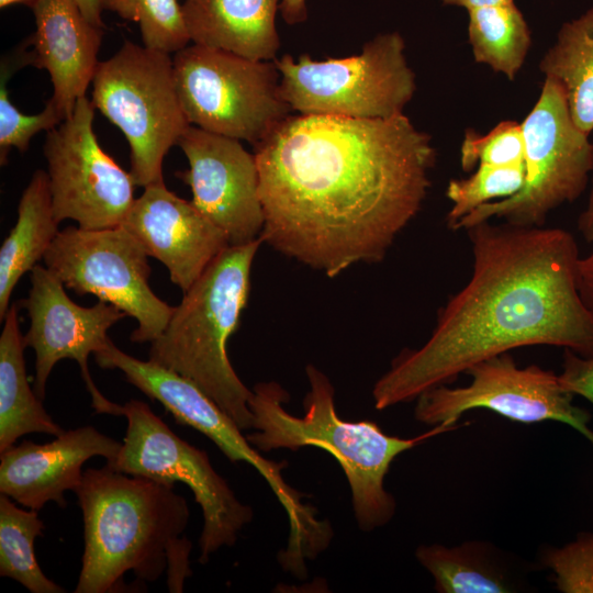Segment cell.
Instances as JSON below:
<instances>
[{
	"label": "cell",
	"instance_id": "cell-1",
	"mask_svg": "<svg viewBox=\"0 0 593 593\" xmlns=\"http://www.w3.org/2000/svg\"><path fill=\"white\" fill-rule=\"evenodd\" d=\"M264 243L329 278L381 261L418 214L432 137L390 119L290 114L254 146Z\"/></svg>",
	"mask_w": 593,
	"mask_h": 593
},
{
	"label": "cell",
	"instance_id": "cell-2",
	"mask_svg": "<svg viewBox=\"0 0 593 593\" xmlns=\"http://www.w3.org/2000/svg\"><path fill=\"white\" fill-rule=\"evenodd\" d=\"M466 231L471 276L439 310L428 339L402 351L374 383L378 410L416 400L515 348L548 345L593 356V315L579 293L581 256L571 233L490 221Z\"/></svg>",
	"mask_w": 593,
	"mask_h": 593
},
{
	"label": "cell",
	"instance_id": "cell-3",
	"mask_svg": "<svg viewBox=\"0 0 593 593\" xmlns=\"http://www.w3.org/2000/svg\"><path fill=\"white\" fill-rule=\"evenodd\" d=\"M74 492L85 539L75 593L122 592L128 571L144 582H155L167 572L169 591H183L192 574V544L183 536L190 512L174 485L105 465L83 471Z\"/></svg>",
	"mask_w": 593,
	"mask_h": 593
},
{
	"label": "cell",
	"instance_id": "cell-4",
	"mask_svg": "<svg viewBox=\"0 0 593 593\" xmlns=\"http://www.w3.org/2000/svg\"><path fill=\"white\" fill-rule=\"evenodd\" d=\"M310 391L304 398V416L284 410L287 391L276 382L254 387L249 400L253 428L246 436L261 451L313 446L329 452L348 480L359 527L371 530L385 525L395 513V500L384 489V478L393 460L423 440L452 430L458 425H437L414 438L385 434L374 422H350L335 410L334 387L315 366L306 367Z\"/></svg>",
	"mask_w": 593,
	"mask_h": 593
},
{
	"label": "cell",
	"instance_id": "cell-5",
	"mask_svg": "<svg viewBox=\"0 0 593 593\" xmlns=\"http://www.w3.org/2000/svg\"><path fill=\"white\" fill-rule=\"evenodd\" d=\"M262 243L230 245L215 257L149 348V360L195 383L242 430L253 428V391L232 367L227 340L247 304L251 266Z\"/></svg>",
	"mask_w": 593,
	"mask_h": 593
},
{
	"label": "cell",
	"instance_id": "cell-6",
	"mask_svg": "<svg viewBox=\"0 0 593 593\" xmlns=\"http://www.w3.org/2000/svg\"><path fill=\"white\" fill-rule=\"evenodd\" d=\"M91 102L124 134L135 184L164 181V158L190 126L170 54L125 40L112 57L99 61Z\"/></svg>",
	"mask_w": 593,
	"mask_h": 593
},
{
	"label": "cell",
	"instance_id": "cell-7",
	"mask_svg": "<svg viewBox=\"0 0 593 593\" xmlns=\"http://www.w3.org/2000/svg\"><path fill=\"white\" fill-rule=\"evenodd\" d=\"M275 63L281 97L300 114L390 119L404 113L416 90L399 32L380 33L345 58L286 54Z\"/></svg>",
	"mask_w": 593,
	"mask_h": 593
},
{
	"label": "cell",
	"instance_id": "cell-8",
	"mask_svg": "<svg viewBox=\"0 0 593 593\" xmlns=\"http://www.w3.org/2000/svg\"><path fill=\"white\" fill-rule=\"evenodd\" d=\"M172 60L190 125L255 146L292 113L281 97L275 60L194 43L175 53Z\"/></svg>",
	"mask_w": 593,
	"mask_h": 593
},
{
	"label": "cell",
	"instance_id": "cell-9",
	"mask_svg": "<svg viewBox=\"0 0 593 593\" xmlns=\"http://www.w3.org/2000/svg\"><path fill=\"white\" fill-rule=\"evenodd\" d=\"M521 124L526 171L523 188L475 209L454 231L494 217L518 226H542L553 210L574 202L588 189L593 143L574 124L556 81L545 78L536 103Z\"/></svg>",
	"mask_w": 593,
	"mask_h": 593
},
{
	"label": "cell",
	"instance_id": "cell-10",
	"mask_svg": "<svg viewBox=\"0 0 593 593\" xmlns=\"http://www.w3.org/2000/svg\"><path fill=\"white\" fill-rule=\"evenodd\" d=\"M120 415L127 419L122 448L105 465L128 475L189 486L203 513L199 539L201 563H206L222 547L233 546L239 532L253 519V510L236 497L212 467L208 454L177 436L139 400L121 405Z\"/></svg>",
	"mask_w": 593,
	"mask_h": 593
},
{
	"label": "cell",
	"instance_id": "cell-11",
	"mask_svg": "<svg viewBox=\"0 0 593 593\" xmlns=\"http://www.w3.org/2000/svg\"><path fill=\"white\" fill-rule=\"evenodd\" d=\"M149 256L123 226L59 231L43 260L78 295L93 294L136 320L133 343H152L166 328L175 306L150 289Z\"/></svg>",
	"mask_w": 593,
	"mask_h": 593
},
{
	"label": "cell",
	"instance_id": "cell-12",
	"mask_svg": "<svg viewBox=\"0 0 593 593\" xmlns=\"http://www.w3.org/2000/svg\"><path fill=\"white\" fill-rule=\"evenodd\" d=\"M466 373L471 378L466 387L444 384L422 393L416 399L415 418L430 426H455L468 411L486 409L523 424H567L593 446L591 414L574 405V395L553 371L537 365L521 368L512 355L504 353L474 365Z\"/></svg>",
	"mask_w": 593,
	"mask_h": 593
},
{
	"label": "cell",
	"instance_id": "cell-13",
	"mask_svg": "<svg viewBox=\"0 0 593 593\" xmlns=\"http://www.w3.org/2000/svg\"><path fill=\"white\" fill-rule=\"evenodd\" d=\"M94 107L78 99L71 115L48 131L44 144L55 217L85 230L121 226L134 198V179L108 155L93 132Z\"/></svg>",
	"mask_w": 593,
	"mask_h": 593
},
{
	"label": "cell",
	"instance_id": "cell-14",
	"mask_svg": "<svg viewBox=\"0 0 593 593\" xmlns=\"http://www.w3.org/2000/svg\"><path fill=\"white\" fill-rule=\"evenodd\" d=\"M93 355L101 368L121 370L128 383L158 401L178 424L210 438L232 462L245 461L253 466L284 508L291 533H305L316 524V511L302 502L305 494L291 488L282 477L281 471L288 463L264 458L235 422L195 383L149 359L141 360L124 353L112 340Z\"/></svg>",
	"mask_w": 593,
	"mask_h": 593
},
{
	"label": "cell",
	"instance_id": "cell-15",
	"mask_svg": "<svg viewBox=\"0 0 593 593\" xmlns=\"http://www.w3.org/2000/svg\"><path fill=\"white\" fill-rule=\"evenodd\" d=\"M27 298L18 302L27 312L30 326L25 348L35 351L34 391L45 398L46 383L61 359L76 360L98 414L120 415L121 405L108 400L94 384L88 368L90 354L102 350L111 338L108 331L126 316L115 305L100 301L89 307L75 303L64 283L46 267L36 265L30 275Z\"/></svg>",
	"mask_w": 593,
	"mask_h": 593
},
{
	"label": "cell",
	"instance_id": "cell-16",
	"mask_svg": "<svg viewBox=\"0 0 593 593\" xmlns=\"http://www.w3.org/2000/svg\"><path fill=\"white\" fill-rule=\"evenodd\" d=\"M240 142L190 125L177 144L189 163L177 177L231 246L261 238L265 226L257 160Z\"/></svg>",
	"mask_w": 593,
	"mask_h": 593
},
{
	"label": "cell",
	"instance_id": "cell-17",
	"mask_svg": "<svg viewBox=\"0 0 593 593\" xmlns=\"http://www.w3.org/2000/svg\"><path fill=\"white\" fill-rule=\"evenodd\" d=\"M121 226L165 265L183 293L230 246L226 235L192 201L175 194L164 181L145 187Z\"/></svg>",
	"mask_w": 593,
	"mask_h": 593
},
{
	"label": "cell",
	"instance_id": "cell-18",
	"mask_svg": "<svg viewBox=\"0 0 593 593\" xmlns=\"http://www.w3.org/2000/svg\"><path fill=\"white\" fill-rule=\"evenodd\" d=\"M121 448L93 426L65 430L46 444L24 440L0 452V493L35 511L47 502L65 508L64 494L80 484L83 463L92 457L110 463Z\"/></svg>",
	"mask_w": 593,
	"mask_h": 593
},
{
	"label": "cell",
	"instance_id": "cell-19",
	"mask_svg": "<svg viewBox=\"0 0 593 593\" xmlns=\"http://www.w3.org/2000/svg\"><path fill=\"white\" fill-rule=\"evenodd\" d=\"M36 30L29 64L48 71L51 99L65 119L92 82L103 29L90 23L74 0H37L30 7Z\"/></svg>",
	"mask_w": 593,
	"mask_h": 593
},
{
	"label": "cell",
	"instance_id": "cell-20",
	"mask_svg": "<svg viewBox=\"0 0 593 593\" xmlns=\"http://www.w3.org/2000/svg\"><path fill=\"white\" fill-rule=\"evenodd\" d=\"M281 1L183 0L182 11L192 43L255 60H276Z\"/></svg>",
	"mask_w": 593,
	"mask_h": 593
},
{
	"label": "cell",
	"instance_id": "cell-21",
	"mask_svg": "<svg viewBox=\"0 0 593 593\" xmlns=\"http://www.w3.org/2000/svg\"><path fill=\"white\" fill-rule=\"evenodd\" d=\"M47 172L36 170L24 189L18 220L0 249V320L21 277L44 258L58 231Z\"/></svg>",
	"mask_w": 593,
	"mask_h": 593
},
{
	"label": "cell",
	"instance_id": "cell-22",
	"mask_svg": "<svg viewBox=\"0 0 593 593\" xmlns=\"http://www.w3.org/2000/svg\"><path fill=\"white\" fill-rule=\"evenodd\" d=\"M19 307L18 303L10 305L0 336V452L26 434L57 437L65 432L45 411L42 399L29 383Z\"/></svg>",
	"mask_w": 593,
	"mask_h": 593
},
{
	"label": "cell",
	"instance_id": "cell-23",
	"mask_svg": "<svg viewBox=\"0 0 593 593\" xmlns=\"http://www.w3.org/2000/svg\"><path fill=\"white\" fill-rule=\"evenodd\" d=\"M539 70L563 90L574 124L593 131V8L564 22L542 55Z\"/></svg>",
	"mask_w": 593,
	"mask_h": 593
},
{
	"label": "cell",
	"instance_id": "cell-24",
	"mask_svg": "<svg viewBox=\"0 0 593 593\" xmlns=\"http://www.w3.org/2000/svg\"><path fill=\"white\" fill-rule=\"evenodd\" d=\"M418 562L433 575L440 593H504L515 591L507 567L489 544L470 541L454 547L439 544L416 549Z\"/></svg>",
	"mask_w": 593,
	"mask_h": 593
},
{
	"label": "cell",
	"instance_id": "cell-25",
	"mask_svg": "<svg viewBox=\"0 0 593 593\" xmlns=\"http://www.w3.org/2000/svg\"><path fill=\"white\" fill-rule=\"evenodd\" d=\"M473 59L514 80L532 44L529 26L515 3L468 10Z\"/></svg>",
	"mask_w": 593,
	"mask_h": 593
},
{
	"label": "cell",
	"instance_id": "cell-26",
	"mask_svg": "<svg viewBox=\"0 0 593 593\" xmlns=\"http://www.w3.org/2000/svg\"><path fill=\"white\" fill-rule=\"evenodd\" d=\"M0 493V575L10 578L32 593H64L48 579L34 555V540L43 535L38 511L19 508Z\"/></svg>",
	"mask_w": 593,
	"mask_h": 593
},
{
	"label": "cell",
	"instance_id": "cell-27",
	"mask_svg": "<svg viewBox=\"0 0 593 593\" xmlns=\"http://www.w3.org/2000/svg\"><path fill=\"white\" fill-rule=\"evenodd\" d=\"M103 9L137 23L148 48L171 54L191 42L178 0H103Z\"/></svg>",
	"mask_w": 593,
	"mask_h": 593
},
{
	"label": "cell",
	"instance_id": "cell-28",
	"mask_svg": "<svg viewBox=\"0 0 593 593\" xmlns=\"http://www.w3.org/2000/svg\"><path fill=\"white\" fill-rule=\"evenodd\" d=\"M525 164L515 166L479 165L468 178L451 179L446 197L451 202L446 222L450 230L475 209L518 192L525 182Z\"/></svg>",
	"mask_w": 593,
	"mask_h": 593
},
{
	"label": "cell",
	"instance_id": "cell-29",
	"mask_svg": "<svg viewBox=\"0 0 593 593\" xmlns=\"http://www.w3.org/2000/svg\"><path fill=\"white\" fill-rule=\"evenodd\" d=\"M524 154L522 124L506 120L483 135L467 128L460 146V165L466 172L479 165L515 166L524 164Z\"/></svg>",
	"mask_w": 593,
	"mask_h": 593
},
{
	"label": "cell",
	"instance_id": "cell-30",
	"mask_svg": "<svg viewBox=\"0 0 593 593\" xmlns=\"http://www.w3.org/2000/svg\"><path fill=\"white\" fill-rule=\"evenodd\" d=\"M11 75L7 61L1 64L0 79V163L5 165L9 150L14 147L24 153L31 139L42 131H51L59 125L64 115L52 99L46 102L44 110L34 115H26L11 102L7 82Z\"/></svg>",
	"mask_w": 593,
	"mask_h": 593
},
{
	"label": "cell",
	"instance_id": "cell-31",
	"mask_svg": "<svg viewBox=\"0 0 593 593\" xmlns=\"http://www.w3.org/2000/svg\"><path fill=\"white\" fill-rule=\"evenodd\" d=\"M541 562L553 571L560 592L593 593V532L581 533L574 541L549 549Z\"/></svg>",
	"mask_w": 593,
	"mask_h": 593
},
{
	"label": "cell",
	"instance_id": "cell-32",
	"mask_svg": "<svg viewBox=\"0 0 593 593\" xmlns=\"http://www.w3.org/2000/svg\"><path fill=\"white\" fill-rule=\"evenodd\" d=\"M562 387L573 395H580L593 405V356L583 357L570 349H563Z\"/></svg>",
	"mask_w": 593,
	"mask_h": 593
},
{
	"label": "cell",
	"instance_id": "cell-33",
	"mask_svg": "<svg viewBox=\"0 0 593 593\" xmlns=\"http://www.w3.org/2000/svg\"><path fill=\"white\" fill-rule=\"evenodd\" d=\"M578 289L584 305L593 315V249L579 259Z\"/></svg>",
	"mask_w": 593,
	"mask_h": 593
},
{
	"label": "cell",
	"instance_id": "cell-34",
	"mask_svg": "<svg viewBox=\"0 0 593 593\" xmlns=\"http://www.w3.org/2000/svg\"><path fill=\"white\" fill-rule=\"evenodd\" d=\"M578 230L588 243L593 244V155L586 203L578 217Z\"/></svg>",
	"mask_w": 593,
	"mask_h": 593
},
{
	"label": "cell",
	"instance_id": "cell-35",
	"mask_svg": "<svg viewBox=\"0 0 593 593\" xmlns=\"http://www.w3.org/2000/svg\"><path fill=\"white\" fill-rule=\"evenodd\" d=\"M280 14L284 22L290 25L305 22L307 19L306 0H282Z\"/></svg>",
	"mask_w": 593,
	"mask_h": 593
},
{
	"label": "cell",
	"instance_id": "cell-36",
	"mask_svg": "<svg viewBox=\"0 0 593 593\" xmlns=\"http://www.w3.org/2000/svg\"><path fill=\"white\" fill-rule=\"evenodd\" d=\"M85 18L96 26L104 29L102 21L103 0H74Z\"/></svg>",
	"mask_w": 593,
	"mask_h": 593
},
{
	"label": "cell",
	"instance_id": "cell-37",
	"mask_svg": "<svg viewBox=\"0 0 593 593\" xmlns=\"http://www.w3.org/2000/svg\"><path fill=\"white\" fill-rule=\"evenodd\" d=\"M445 5H454L465 8L467 11L474 8L511 4L514 0H441Z\"/></svg>",
	"mask_w": 593,
	"mask_h": 593
},
{
	"label": "cell",
	"instance_id": "cell-38",
	"mask_svg": "<svg viewBox=\"0 0 593 593\" xmlns=\"http://www.w3.org/2000/svg\"><path fill=\"white\" fill-rule=\"evenodd\" d=\"M36 1L37 0H0V8L3 9L13 4H26L31 7Z\"/></svg>",
	"mask_w": 593,
	"mask_h": 593
}]
</instances>
